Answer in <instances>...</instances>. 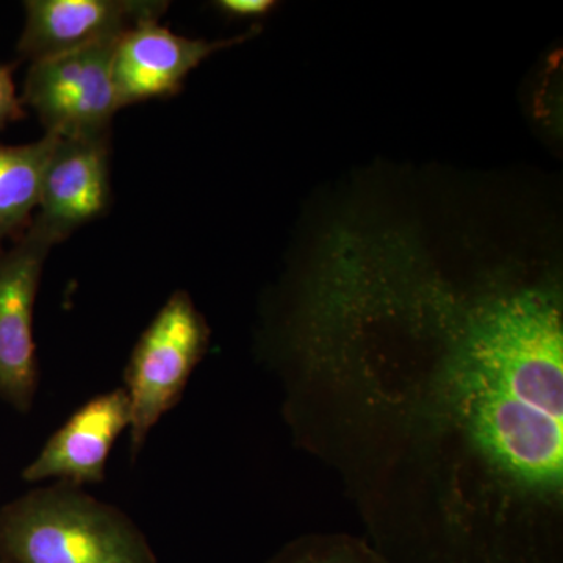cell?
Masks as SVG:
<instances>
[{"mask_svg":"<svg viewBox=\"0 0 563 563\" xmlns=\"http://www.w3.org/2000/svg\"><path fill=\"white\" fill-rule=\"evenodd\" d=\"M448 369L459 428L504 484L561 495L562 318L558 296L531 288L481 303Z\"/></svg>","mask_w":563,"mask_h":563,"instance_id":"1","label":"cell"},{"mask_svg":"<svg viewBox=\"0 0 563 563\" xmlns=\"http://www.w3.org/2000/svg\"><path fill=\"white\" fill-rule=\"evenodd\" d=\"M2 563H158L128 514L73 485L33 488L0 510Z\"/></svg>","mask_w":563,"mask_h":563,"instance_id":"2","label":"cell"},{"mask_svg":"<svg viewBox=\"0 0 563 563\" xmlns=\"http://www.w3.org/2000/svg\"><path fill=\"white\" fill-rule=\"evenodd\" d=\"M210 329L187 291H176L150 322L124 369L131 409L132 461L163 415L179 404L188 380L209 350Z\"/></svg>","mask_w":563,"mask_h":563,"instance_id":"3","label":"cell"},{"mask_svg":"<svg viewBox=\"0 0 563 563\" xmlns=\"http://www.w3.org/2000/svg\"><path fill=\"white\" fill-rule=\"evenodd\" d=\"M120 38L32 62L21 101L38 114L49 135L60 139L110 136L120 110L113 79Z\"/></svg>","mask_w":563,"mask_h":563,"instance_id":"4","label":"cell"},{"mask_svg":"<svg viewBox=\"0 0 563 563\" xmlns=\"http://www.w3.org/2000/svg\"><path fill=\"white\" fill-rule=\"evenodd\" d=\"M52 247L29 228L20 242L0 254V399L22 413L32 409L38 390L33 310Z\"/></svg>","mask_w":563,"mask_h":563,"instance_id":"5","label":"cell"},{"mask_svg":"<svg viewBox=\"0 0 563 563\" xmlns=\"http://www.w3.org/2000/svg\"><path fill=\"white\" fill-rule=\"evenodd\" d=\"M110 199V136H58L44 169L38 214L31 228L55 246L102 217Z\"/></svg>","mask_w":563,"mask_h":563,"instance_id":"6","label":"cell"},{"mask_svg":"<svg viewBox=\"0 0 563 563\" xmlns=\"http://www.w3.org/2000/svg\"><path fill=\"white\" fill-rule=\"evenodd\" d=\"M168 7L157 0H31L18 52L38 62L121 38L136 25L161 20Z\"/></svg>","mask_w":563,"mask_h":563,"instance_id":"7","label":"cell"},{"mask_svg":"<svg viewBox=\"0 0 563 563\" xmlns=\"http://www.w3.org/2000/svg\"><path fill=\"white\" fill-rule=\"evenodd\" d=\"M131 426L124 388L88 399L63 422L22 472L29 484L55 483L84 487L106 481L107 461L114 443Z\"/></svg>","mask_w":563,"mask_h":563,"instance_id":"8","label":"cell"},{"mask_svg":"<svg viewBox=\"0 0 563 563\" xmlns=\"http://www.w3.org/2000/svg\"><path fill=\"white\" fill-rule=\"evenodd\" d=\"M258 29L232 40H191L176 35L158 21L144 22L118 41L113 79L120 109L180 91L185 77L213 52L243 43Z\"/></svg>","mask_w":563,"mask_h":563,"instance_id":"9","label":"cell"},{"mask_svg":"<svg viewBox=\"0 0 563 563\" xmlns=\"http://www.w3.org/2000/svg\"><path fill=\"white\" fill-rule=\"evenodd\" d=\"M57 135L22 146H0V242L27 225L38 209L44 169Z\"/></svg>","mask_w":563,"mask_h":563,"instance_id":"10","label":"cell"},{"mask_svg":"<svg viewBox=\"0 0 563 563\" xmlns=\"http://www.w3.org/2000/svg\"><path fill=\"white\" fill-rule=\"evenodd\" d=\"M266 563H391L383 553L346 536H312L282 548Z\"/></svg>","mask_w":563,"mask_h":563,"instance_id":"11","label":"cell"},{"mask_svg":"<svg viewBox=\"0 0 563 563\" xmlns=\"http://www.w3.org/2000/svg\"><path fill=\"white\" fill-rule=\"evenodd\" d=\"M24 103L18 98L10 66L0 65V128L9 122L21 120Z\"/></svg>","mask_w":563,"mask_h":563,"instance_id":"12","label":"cell"},{"mask_svg":"<svg viewBox=\"0 0 563 563\" xmlns=\"http://www.w3.org/2000/svg\"><path fill=\"white\" fill-rule=\"evenodd\" d=\"M218 9L231 16H263L274 9L276 3L272 0H221L217 3Z\"/></svg>","mask_w":563,"mask_h":563,"instance_id":"13","label":"cell"},{"mask_svg":"<svg viewBox=\"0 0 563 563\" xmlns=\"http://www.w3.org/2000/svg\"><path fill=\"white\" fill-rule=\"evenodd\" d=\"M0 563H2V562H0Z\"/></svg>","mask_w":563,"mask_h":563,"instance_id":"14","label":"cell"}]
</instances>
